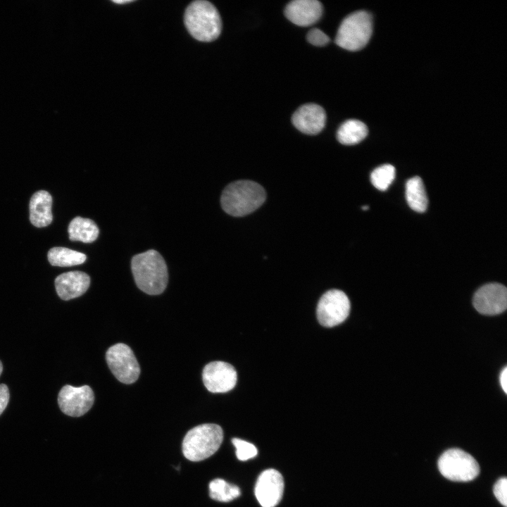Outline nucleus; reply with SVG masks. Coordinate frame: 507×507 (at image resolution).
Returning a JSON list of instances; mask_svg holds the SVG:
<instances>
[{"mask_svg":"<svg viewBox=\"0 0 507 507\" xmlns=\"http://www.w3.org/2000/svg\"><path fill=\"white\" fill-rule=\"evenodd\" d=\"M284 480L275 469L264 470L259 475L255 487V495L262 507H275L282 499Z\"/></svg>","mask_w":507,"mask_h":507,"instance_id":"f8f14e48","label":"nucleus"},{"mask_svg":"<svg viewBox=\"0 0 507 507\" xmlns=\"http://www.w3.org/2000/svg\"><path fill=\"white\" fill-rule=\"evenodd\" d=\"M372 32L370 14L364 11H356L346 16L340 24L335 43L344 49L358 51L368 44Z\"/></svg>","mask_w":507,"mask_h":507,"instance_id":"39448f33","label":"nucleus"},{"mask_svg":"<svg viewBox=\"0 0 507 507\" xmlns=\"http://www.w3.org/2000/svg\"><path fill=\"white\" fill-rule=\"evenodd\" d=\"M263 187L251 180H238L229 184L223 190L220 203L229 215L241 217L256 211L265 200Z\"/></svg>","mask_w":507,"mask_h":507,"instance_id":"f03ea898","label":"nucleus"},{"mask_svg":"<svg viewBox=\"0 0 507 507\" xmlns=\"http://www.w3.org/2000/svg\"><path fill=\"white\" fill-rule=\"evenodd\" d=\"M202 380L209 392L224 393L235 387L237 374L232 365L220 361H213L204 367Z\"/></svg>","mask_w":507,"mask_h":507,"instance_id":"9d476101","label":"nucleus"},{"mask_svg":"<svg viewBox=\"0 0 507 507\" xmlns=\"http://www.w3.org/2000/svg\"><path fill=\"white\" fill-rule=\"evenodd\" d=\"M184 22L189 34L200 42L214 41L222 30L218 10L207 1L197 0L191 3L185 10Z\"/></svg>","mask_w":507,"mask_h":507,"instance_id":"7ed1b4c3","label":"nucleus"},{"mask_svg":"<svg viewBox=\"0 0 507 507\" xmlns=\"http://www.w3.org/2000/svg\"><path fill=\"white\" fill-rule=\"evenodd\" d=\"M499 382L503 392L507 393V368L504 367L499 376Z\"/></svg>","mask_w":507,"mask_h":507,"instance_id":"bb28decb","label":"nucleus"},{"mask_svg":"<svg viewBox=\"0 0 507 507\" xmlns=\"http://www.w3.org/2000/svg\"><path fill=\"white\" fill-rule=\"evenodd\" d=\"M232 442L236 449V456L240 461L249 460L258 453L256 447L251 443L238 438L232 439Z\"/></svg>","mask_w":507,"mask_h":507,"instance_id":"5701e85b","label":"nucleus"},{"mask_svg":"<svg viewBox=\"0 0 507 507\" xmlns=\"http://www.w3.org/2000/svg\"><path fill=\"white\" fill-rule=\"evenodd\" d=\"M49 262L54 266L70 267L83 263L86 255L65 247H53L47 254Z\"/></svg>","mask_w":507,"mask_h":507,"instance_id":"aec40b11","label":"nucleus"},{"mask_svg":"<svg viewBox=\"0 0 507 507\" xmlns=\"http://www.w3.org/2000/svg\"><path fill=\"white\" fill-rule=\"evenodd\" d=\"M368 132V127L363 122L358 120H349L339 127L337 138L342 144L353 145L364 139Z\"/></svg>","mask_w":507,"mask_h":507,"instance_id":"6ab92c4d","label":"nucleus"},{"mask_svg":"<svg viewBox=\"0 0 507 507\" xmlns=\"http://www.w3.org/2000/svg\"><path fill=\"white\" fill-rule=\"evenodd\" d=\"M494 496L497 500L505 507L507 506V479L500 478L493 488Z\"/></svg>","mask_w":507,"mask_h":507,"instance_id":"393cba45","label":"nucleus"},{"mask_svg":"<svg viewBox=\"0 0 507 507\" xmlns=\"http://www.w3.org/2000/svg\"><path fill=\"white\" fill-rule=\"evenodd\" d=\"M209 495L214 500L228 502L239 496L240 489L234 484L217 478L209 483Z\"/></svg>","mask_w":507,"mask_h":507,"instance_id":"412c9836","label":"nucleus"},{"mask_svg":"<svg viewBox=\"0 0 507 507\" xmlns=\"http://www.w3.org/2000/svg\"><path fill=\"white\" fill-rule=\"evenodd\" d=\"M361 208H362L363 211H366V210L368 209V206H363Z\"/></svg>","mask_w":507,"mask_h":507,"instance_id":"c756f323","label":"nucleus"},{"mask_svg":"<svg viewBox=\"0 0 507 507\" xmlns=\"http://www.w3.org/2000/svg\"><path fill=\"white\" fill-rule=\"evenodd\" d=\"M323 6L317 0H294L289 3L284 15L294 24L299 26H310L321 17Z\"/></svg>","mask_w":507,"mask_h":507,"instance_id":"4468645a","label":"nucleus"},{"mask_svg":"<svg viewBox=\"0 0 507 507\" xmlns=\"http://www.w3.org/2000/svg\"><path fill=\"white\" fill-rule=\"evenodd\" d=\"M406 198L409 207L423 213L427 207V196L422 179L418 176L409 179L406 184Z\"/></svg>","mask_w":507,"mask_h":507,"instance_id":"a211bd4d","label":"nucleus"},{"mask_svg":"<svg viewBox=\"0 0 507 507\" xmlns=\"http://www.w3.org/2000/svg\"><path fill=\"white\" fill-rule=\"evenodd\" d=\"M292 123L299 131L307 134H316L322 131L326 123L325 110L315 104L300 106L292 115Z\"/></svg>","mask_w":507,"mask_h":507,"instance_id":"ddd939ff","label":"nucleus"},{"mask_svg":"<svg viewBox=\"0 0 507 507\" xmlns=\"http://www.w3.org/2000/svg\"><path fill=\"white\" fill-rule=\"evenodd\" d=\"M89 284V276L78 270L62 273L55 279L56 292L65 301L82 296L88 289Z\"/></svg>","mask_w":507,"mask_h":507,"instance_id":"2eb2a0df","label":"nucleus"},{"mask_svg":"<svg viewBox=\"0 0 507 507\" xmlns=\"http://www.w3.org/2000/svg\"><path fill=\"white\" fill-rule=\"evenodd\" d=\"M132 1H131V0H130V1H129V0H127V1H119V0H118V1H113L114 3L120 4L130 3V2H132Z\"/></svg>","mask_w":507,"mask_h":507,"instance_id":"cd10ccee","label":"nucleus"},{"mask_svg":"<svg viewBox=\"0 0 507 507\" xmlns=\"http://www.w3.org/2000/svg\"><path fill=\"white\" fill-rule=\"evenodd\" d=\"M68 232L70 240L90 243L97 239L99 230L92 220L77 216L69 223Z\"/></svg>","mask_w":507,"mask_h":507,"instance_id":"f3484780","label":"nucleus"},{"mask_svg":"<svg viewBox=\"0 0 507 507\" xmlns=\"http://www.w3.org/2000/svg\"><path fill=\"white\" fill-rule=\"evenodd\" d=\"M94 394L88 385L79 387L65 385L58 396V403L61 411L72 417L84 415L92 406Z\"/></svg>","mask_w":507,"mask_h":507,"instance_id":"1a4fd4ad","label":"nucleus"},{"mask_svg":"<svg viewBox=\"0 0 507 507\" xmlns=\"http://www.w3.org/2000/svg\"><path fill=\"white\" fill-rule=\"evenodd\" d=\"M350 312V301L344 292L331 289L320 299L317 318L320 325L332 327L343 323Z\"/></svg>","mask_w":507,"mask_h":507,"instance_id":"6e6552de","label":"nucleus"},{"mask_svg":"<svg viewBox=\"0 0 507 507\" xmlns=\"http://www.w3.org/2000/svg\"><path fill=\"white\" fill-rule=\"evenodd\" d=\"M441 474L454 482H468L480 473V466L470 454L460 449H450L444 451L438 461Z\"/></svg>","mask_w":507,"mask_h":507,"instance_id":"423d86ee","label":"nucleus"},{"mask_svg":"<svg viewBox=\"0 0 507 507\" xmlns=\"http://www.w3.org/2000/svg\"><path fill=\"white\" fill-rule=\"evenodd\" d=\"M2 370H3V365H2V363H1V361H0V375H1V373H2Z\"/></svg>","mask_w":507,"mask_h":507,"instance_id":"c85d7f7f","label":"nucleus"},{"mask_svg":"<svg viewBox=\"0 0 507 507\" xmlns=\"http://www.w3.org/2000/svg\"><path fill=\"white\" fill-rule=\"evenodd\" d=\"M307 40L314 46H322L326 45L330 42V38L322 30L314 28L308 32Z\"/></svg>","mask_w":507,"mask_h":507,"instance_id":"b1692460","label":"nucleus"},{"mask_svg":"<svg viewBox=\"0 0 507 507\" xmlns=\"http://www.w3.org/2000/svg\"><path fill=\"white\" fill-rule=\"evenodd\" d=\"M223 439V431L218 425H199L185 434L182 441L183 455L194 462L205 460L218 451Z\"/></svg>","mask_w":507,"mask_h":507,"instance_id":"20e7f679","label":"nucleus"},{"mask_svg":"<svg viewBox=\"0 0 507 507\" xmlns=\"http://www.w3.org/2000/svg\"><path fill=\"white\" fill-rule=\"evenodd\" d=\"M131 269L138 288L150 295L161 294L168 281V268L161 255L154 249L133 256Z\"/></svg>","mask_w":507,"mask_h":507,"instance_id":"f257e3e1","label":"nucleus"},{"mask_svg":"<svg viewBox=\"0 0 507 507\" xmlns=\"http://www.w3.org/2000/svg\"><path fill=\"white\" fill-rule=\"evenodd\" d=\"M475 309L484 315H496L507 306V290L499 283H489L481 287L473 296Z\"/></svg>","mask_w":507,"mask_h":507,"instance_id":"9b49d317","label":"nucleus"},{"mask_svg":"<svg viewBox=\"0 0 507 507\" xmlns=\"http://www.w3.org/2000/svg\"><path fill=\"white\" fill-rule=\"evenodd\" d=\"M106 359L111 373L120 382L132 384L138 379L139 365L127 344L118 343L111 346L106 351Z\"/></svg>","mask_w":507,"mask_h":507,"instance_id":"0eeeda50","label":"nucleus"},{"mask_svg":"<svg viewBox=\"0 0 507 507\" xmlns=\"http://www.w3.org/2000/svg\"><path fill=\"white\" fill-rule=\"evenodd\" d=\"M9 390L5 384H0V415L6 408L9 401Z\"/></svg>","mask_w":507,"mask_h":507,"instance_id":"a878e982","label":"nucleus"},{"mask_svg":"<svg viewBox=\"0 0 507 507\" xmlns=\"http://www.w3.org/2000/svg\"><path fill=\"white\" fill-rule=\"evenodd\" d=\"M52 197L44 190H39L32 196L30 208V220L37 227L48 226L53 220L51 213Z\"/></svg>","mask_w":507,"mask_h":507,"instance_id":"dca6fc26","label":"nucleus"},{"mask_svg":"<svg viewBox=\"0 0 507 507\" xmlns=\"http://www.w3.org/2000/svg\"><path fill=\"white\" fill-rule=\"evenodd\" d=\"M395 177V168L390 164L382 165L376 168L370 175L371 183L380 191H385Z\"/></svg>","mask_w":507,"mask_h":507,"instance_id":"4be33fe9","label":"nucleus"}]
</instances>
